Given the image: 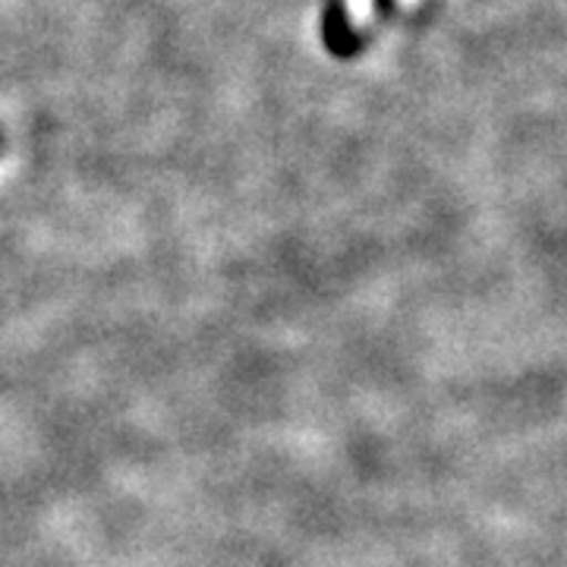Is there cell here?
<instances>
[{"mask_svg":"<svg viewBox=\"0 0 567 567\" xmlns=\"http://www.w3.org/2000/svg\"><path fill=\"white\" fill-rule=\"evenodd\" d=\"M324 44L338 54V58H350L357 51L353 41V29H350V17L344 10V0H331L328 13H324Z\"/></svg>","mask_w":567,"mask_h":567,"instance_id":"obj_1","label":"cell"}]
</instances>
